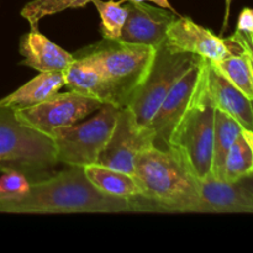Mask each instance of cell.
<instances>
[{
	"mask_svg": "<svg viewBox=\"0 0 253 253\" xmlns=\"http://www.w3.org/2000/svg\"><path fill=\"white\" fill-rule=\"evenodd\" d=\"M147 1L153 2V4H156L157 6L165 7V9L174 11V9H173L172 5H170V2L168 1V0H120L121 4H124V2H147Z\"/></svg>",
	"mask_w": 253,
	"mask_h": 253,
	"instance_id": "4316f807",
	"label": "cell"
},
{
	"mask_svg": "<svg viewBox=\"0 0 253 253\" xmlns=\"http://www.w3.org/2000/svg\"><path fill=\"white\" fill-rule=\"evenodd\" d=\"M214 123L215 105L208 93L204 76L194 101L178 124L168 145L198 180L211 174Z\"/></svg>",
	"mask_w": 253,
	"mask_h": 253,
	"instance_id": "5b68a950",
	"label": "cell"
},
{
	"mask_svg": "<svg viewBox=\"0 0 253 253\" xmlns=\"http://www.w3.org/2000/svg\"><path fill=\"white\" fill-rule=\"evenodd\" d=\"M237 30L246 34H253V9L242 10L237 20Z\"/></svg>",
	"mask_w": 253,
	"mask_h": 253,
	"instance_id": "d4e9b609",
	"label": "cell"
},
{
	"mask_svg": "<svg viewBox=\"0 0 253 253\" xmlns=\"http://www.w3.org/2000/svg\"><path fill=\"white\" fill-rule=\"evenodd\" d=\"M118 111L116 106L104 104L85 123L57 130L52 136L57 162L68 167H85L98 162L113 132Z\"/></svg>",
	"mask_w": 253,
	"mask_h": 253,
	"instance_id": "52a82bcc",
	"label": "cell"
},
{
	"mask_svg": "<svg viewBox=\"0 0 253 253\" xmlns=\"http://www.w3.org/2000/svg\"><path fill=\"white\" fill-rule=\"evenodd\" d=\"M63 77L64 86L71 91L98 99L103 104L113 105L105 78L101 72L86 59L76 57V59L63 71Z\"/></svg>",
	"mask_w": 253,
	"mask_h": 253,
	"instance_id": "2e32d148",
	"label": "cell"
},
{
	"mask_svg": "<svg viewBox=\"0 0 253 253\" xmlns=\"http://www.w3.org/2000/svg\"><path fill=\"white\" fill-rule=\"evenodd\" d=\"M31 180L16 169H7L0 177V202H10L22 198L29 193Z\"/></svg>",
	"mask_w": 253,
	"mask_h": 253,
	"instance_id": "cb8c5ba5",
	"label": "cell"
},
{
	"mask_svg": "<svg viewBox=\"0 0 253 253\" xmlns=\"http://www.w3.org/2000/svg\"><path fill=\"white\" fill-rule=\"evenodd\" d=\"M126 9L127 17L119 40L153 48L165 43L168 29L177 19L175 11L146 2H126Z\"/></svg>",
	"mask_w": 253,
	"mask_h": 253,
	"instance_id": "7c38bea8",
	"label": "cell"
},
{
	"mask_svg": "<svg viewBox=\"0 0 253 253\" xmlns=\"http://www.w3.org/2000/svg\"><path fill=\"white\" fill-rule=\"evenodd\" d=\"M232 36L239 41V43L241 44L242 48L249 53L250 58H251V62H252V66H253V43L251 42V39H250L249 34L236 30V32H235Z\"/></svg>",
	"mask_w": 253,
	"mask_h": 253,
	"instance_id": "484cf974",
	"label": "cell"
},
{
	"mask_svg": "<svg viewBox=\"0 0 253 253\" xmlns=\"http://www.w3.org/2000/svg\"><path fill=\"white\" fill-rule=\"evenodd\" d=\"M207 89L215 108L225 111L246 130L253 131V106L239 88L227 81L211 63H207Z\"/></svg>",
	"mask_w": 253,
	"mask_h": 253,
	"instance_id": "5bb4252c",
	"label": "cell"
},
{
	"mask_svg": "<svg viewBox=\"0 0 253 253\" xmlns=\"http://www.w3.org/2000/svg\"><path fill=\"white\" fill-rule=\"evenodd\" d=\"M253 173V131L242 128L232 143L224 168V180L239 182Z\"/></svg>",
	"mask_w": 253,
	"mask_h": 253,
	"instance_id": "ffe728a7",
	"label": "cell"
},
{
	"mask_svg": "<svg viewBox=\"0 0 253 253\" xmlns=\"http://www.w3.org/2000/svg\"><path fill=\"white\" fill-rule=\"evenodd\" d=\"M103 105L98 99L69 90L54 94L36 105L14 109V111L17 120L25 126L52 137L57 130L76 125Z\"/></svg>",
	"mask_w": 253,
	"mask_h": 253,
	"instance_id": "ba28073f",
	"label": "cell"
},
{
	"mask_svg": "<svg viewBox=\"0 0 253 253\" xmlns=\"http://www.w3.org/2000/svg\"><path fill=\"white\" fill-rule=\"evenodd\" d=\"M19 51L24 57L21 64L37 72H63L76 59L74 54L47 39L39 29H30L20 40Z\"/></svg>",
	"mask_w": 253,
	"mask_h": 253,
	"instance_id": "9a60e30c",
	"label": "cell"
},
{
	"mask_svg": "<svg viewBox=\"0 0 253 253\" xmlns=\"http://www.w3.org/2000/svg\"><path fill=\"white\" fill-rule=\"evenodd\" d=\"M89 182L103 194L121 199H135L141 195V189L135 177L99 163L83 167Z\"/></svg>",
	"mask_w": 253,
	"mask_h": 253,
	"instance_id": "ac0fdd59",
	"label": "cell"
},
{
	"mask_svg": "<svg viewBox=\"0 0 253 253\" xmlns=\"http://www.w3.org/2000/svg\"><path fill=\"white\" fill-rule=\"evenodd\" d=\"M208 59L199 57L178 79L162 101L148 127L155 135V146L168 148L173 132L194 101L205 76Z\"/></svg>",
	"mask_w": 253,
	"mask_h": 253,
	"instance_id": "9c48e42d",
	"label": "cell"
},
{
	"mask_svg": "<svg viewBox=\"0 0 253 253\" xmlns=\"http://www.w3.org/2000/svg\"><path fill=\"white\" fill-rule=\"evenodd\" d=\"M133 177L141 195L157 212L199 211V184L187 166L170 148L150 146L137 155Z\"/></svg>",
	"mask_w": 253,
	"mask_h": 253,
	"instance_id": "7a4b0ae2",
	"label": "cell"
},
{
	"mask_svg": "<svg viewBox=\"0 0 253 253\" xmlns=\"http://www.w3.org/2000/svg\"><path fill=\"white\" fill-rule=\"evenodd\" d=\"M242 128L244 127L232 116L215 108L211 174L217 179L224 180V168L227 153Z\"/></svg>",
	"mask_w": 253,
	"mask_h": 253,
	"instance_id": "d6986e66",
	"label": "cell"
},
{
	"mask_svg": "<svg viewBox=\"0 0 253 253\" xmlns=\"http://www.w3.org/2000/svg\"><path fill=\"white\" fill-rule=\"evenodd\" d=\"M232 0H225V5H226V12H225V21L224 26H222V31H225V29L227 27V21H229V15H230V7H231Z\"/></svg>",
	"mask_w": 253,
	"mask_h": 253,
	"instance_id": "f1b7e54d",
	"label": "cell"
},
{
	"mask_svg": "<svg viewBox=\"0 0 253 253\" xmlns=\"http://www.w3.org/2000/svg\"><path fill=\"white\" fill-rule=\"evenodd\" d=\"M198 184V214H253V197L239 182L230 183L210 174Z\"/></svg>",
	"mask_w": 253,
	"mask_h": 253,
	"instance_id": "4fadbf2b",
	"label": "cell"
},
{
	"mask_svg": "<svg viewBox=\"0 0 253 253\" xmlns=\"http://www.w3.org/2000/svg\"><path fill=\"white\" fill-rule=\"evenodd\" d=\"M199 56L175 51L167 42L156 48L150 72L126 106L135 115L140 127H148L156 111L178 79L190 68Z\"/></svg>",
	"mask_w": 253,
	"mask_h": 253,
	"instance_id": "8992f818",
	"label": "cell"
},
{
	"mask_svg": "<svg viewBox=\"0 0 253 253\" xmlns=\"http://www.w3.org/2000/svg\"><path fill=\"white\" fill-rule=\"evenodd\" d=\"M90 0H32L21 10V16L30 24V29H36L40 20L67 9L84 7Z\"/></svg>",
	"mask_w": 253,
	"mask_h": 253,
	"instance_id": "7402d4cb",
	"label": "cell"
},
{
	"mask_svg": "<svg viewBox=\"0 0 253 253\" xmlns=\"http://www.w3.org/2000/svg\"><path fill=\"white\" fill-rule=\"evenodd\" d=\"M166 42L175 51L197 54L211 62L221 61L241 49L234 36L221 39L187 16L177 17L172 22Z\"/></svg>",
	"mask_w": 253,
	"mask_h": 253,
	"instance_id": "8fae6325",
	"label": "cell"
},
{
	"mask_svg": "<svg viewBox=\"0 0 253 253\" xmlns=\"http://www.w3.org/2000/svg\"><path fill=\"white\" fill-rule=\"evenodd\" d=\"M57 163L53 138L20 123L14 109L0 106V172L20 170L34 183L49 177Z\"/></svg>",
	"mask_w": 253,
	"mask_h": 253,
	"instance_id": "277c9868",
	"label": "cell"
},
{
	"mask_svg": "<svg viewBox=\"0 0 253 253\" xmlns=\"http://www.w3.org/2000/svg\"><path fill=\"white\" fill-rule=\"evenodd\" d=\"M153 212L143 197L121 199L99 192L85 177L83 167H68L57 174L31 183L29 193L10 202H0V212L9 214H116Z\"/></svg>",
	"mask_w": 253,
	"mask_h": 253,
	"instance_id": "6da1fadb",
	"label": "cell"
},
{
	"mask_svg": "<svg viewBox=\"0 0 253 253\" xmlns=\"http://www.w3.org/2000/svg\"><path fill=\"white\" fill-rule=\"evenodd\" d=\"M62 86H64L63 72H39L31 81L0 99V106L20 109L36 105L58 93Z\"/></svg>",
	"mask_w": 253,
	"mask_h": 253,
	"instance_id": "e0dca14e",
	"label": "cell"
},
{
	"mask_svg": "<svg viewBox=\"0 0 253 253\" xmlns=\"http://www.w3.org/2000/svg\"><path fill=\"white\" fill-rule=\"evenodd\" d=\"M252 106H253V100H252Z\"/></svg>",
	"mask_w": 253,
	"mask_h": 253,
	"instance_id": "4dcf8cb0",
	"label": "cell"
},
{
	"mask_svg": "<svg viewBox=\"0 0 253 253\" xmlns=\"http://www.w3.org/2000/svg\"><path fill=\"white\" fill-rule=\"evenodd\" d=\"M239 183L241 185H244V187L246 188L250 193H251V195L253 197V173L252 174L247 175V177L242 178V179H240Z\"/></svg>",
	"mask_w": 253,
	"mask_h": 253,
	"instance_id": "83f0119b",
	"label": "cell"
},
{
	"mask_svg": "<svg viewBox=\"0 0 253 253\" xmlns=\"http://www.w3.org/2000/svg\"><path fill=\"white\" fill-rule=\"evenodd\" d=\"M74 56L86 59L101 72L110 90L113 105L124 108L150 72L156 48L103 39Z\"/></svg>",
	"mask_w": 253,
	"mask_h": 253,
	"instance_id": "3957f363",
	"label": "cell"
},
{
	"mask_svg": "<svg viewBox=\"0 0 253 253\" xmlns=\"http://www.w3.org/2000/svg\"><path fill=\"white\" fill-rule=\"evenodd\" d=\"M249 36H250V39H251V42L253 43V34H249Z\"/></svg>",
	"mask_w": 253,
	"mask_h": 253,
	"instance_id": "f546056e",
	"label": "cell"
},
{
	"mask_svg": "<svg viewBox=\"0 0 253 253\" xmlns=\"http://www.w3.org/2000/svg\"><path fill=\"white\" fill-rule=\"evenodd\" d=\"M95 5L96 10L100 15L101 24L100 31L103 39L108 40H119L121 35L124 24L127 17V9L126 6H121L120 1L115 0H90Z\"/></svg>",
	"mask_w": 253,
	"mask_h": 253,
	"instance_id": "603a6c76",
	"label": "cell"
},
{
	"mask_svg": "<svg viewBox=\"0 0 253 253\" xmlns=\"http://www.w3.org/2000/svg\"><path fill=\"white\" fill-rule=\"evenodd\" d=\"M210 63L227 81L231 82L236 88H239L250 100H253V66L249 53L242 48V46L241 49L236 53H232L231 56L226 57L221 61H210Z\"/></svg>",
	"mask_w": 253,
	"mask_h": 253,
	"instance_id": "44dd1931",
	"label": "cell"
},
{
	"mask_svg": "<svg viewBox=\"0 0 253 253\" xmlns=\"http://www.w3.org/2000/svg\"><path fill=\"white\" fill-rule=\"evenodd\" d=\"M152 145H155L152 130L140 127L130 108H119L113 132L96 163L133 175L137 155Z\"/></svg>",
	"mask_w": 253,
	"mask_h": 253,
	"instance_id": "30bf717a",
	"label": "cell"
}]
</instances>
